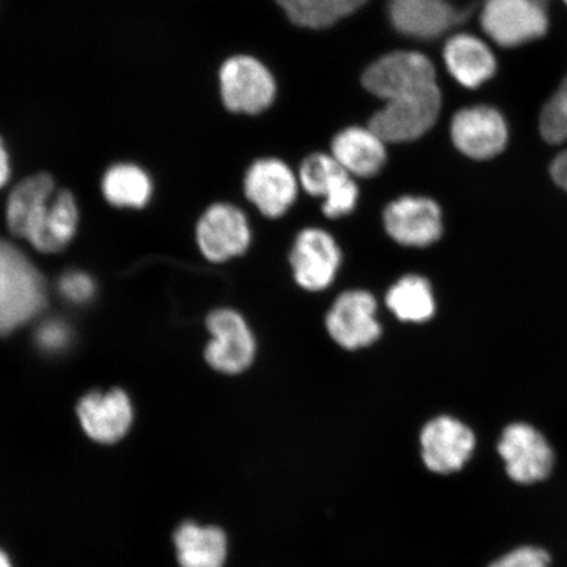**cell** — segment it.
<instances>
[{"mask_svg": "<svg viewBox=\"0 0 567 567\" xmlns=\"http://www.w3.org/2000/svg\"><path fill=\"white\" fill-rule=\"evenodd\" d=\"M76 226L75 198L69 190L62 189L55 193L42 209L27 240L41 252H59L74 238Z\"/></svg>", "mask_w": 567, "mask_h": 567, "instance_id": "obj_20", "label": "cell"}, {"mask_svg": "<svg viewBox=\"0 0 567 567\" xmlns=\"http://www.w3.org/2000/svg\"><path fill=\"white\" fill-rule=\"evenodd\" d=\"M340 16L342 19L352 16V13L359 11L368 0H338Z\"/></svg>", "mask_w": 567, "mask_h": 567, "instance_id": "obj_32", "label": "cell"}, {"mask_svg": "<svg viewBox=\"0 0 567 567\" xmlns=\"http://www.w3.org/2000/svg\"><path fill=\"white\" fill-rule=\"evenodd\" d=\"M60 289L69 300L86 302L95 293V284L86 274L70 272L61 279Z\"/></svg>", "mask_w": 567, "mask_h": 567, "instance_id": "obj_27", "label": "cell"}, {"mask_svg": "<svg viewBox=\"0 0 567 567\" xmlns=\"http://www.w3.org/2000/svg\"><path fill=\"white\" fill-rule=\"evenodd\" d=\"M384 226L388 236L396 244L427 247L442 237V209L431 198L403 196L388 205Z\"/></svg>", "mask_w": 567, "mask_h": 567, "instance_id": "obj_12", "label": "cell"}, {"mask_svg": "<svg viewBox=\"0 0 567 567\" xmlns=\"http://www.w3.org/2000/svg\"><path fill=\"white\" fill-rule=\"evenodd\" d=\"M361 83L370 94L388 102L437 84L436 69L429 56L420 52H393L368 66Z\"/></svg>", "mask_w": 567, "mask_h": 567, "instance_id": "obj_4", "label": "cell"}, {"mask_svg": "<svg viewBox=\"0 0 567 567\" xmlns=\"http://www.w3.org/2000/svg\"><path fill=\"white\" fill-rule=\"evenodd\" d=\"M386 305L402 322L424 323L435 315L431 284L422 276L409 275L396 281L386 295Z\"/></svg>", "mask_w": 567, "mask_h": 567, "instance_id": "obj_23", "label": "cell"}, {"mask_svg": "<svg viewBox=\"0 0 567 567\" xmlns=\"http://www.w3.org/2000/svg\"><path fill=\"white\" fill-rule=\"evenodd\" d=\"M388 11L396 32L411 39L435 40L465 23L474 7L458 9L450 0H390Z\"/></svg>", "mask_w": 567, "mask_h": 567, "instance_id": "obj_8", "label": "cell"}, {"mask_svg": "<svg viewBox=\"0 0 567 567\" xmlns=\"http://www.w3.org/2000/svg\"><path fill=\"white\" fill-rule=\"evenodd\" d=\"M443 59L449 73L466 89H477L495 74L496 60L492 49L476 35H453L446 41Z\"/></svg>", "mask_w": 567, "mask_h": 567, "instance_id": "obj_19", "label": "cell"}, {"mask_svg": "<svg viewBox=\"0 0 567 567\" xmlns=\"http://www.w3.org/2000/svg\"><path fill=\"white\" fill-rule=\"evenodd\" d=\"M10 174V155L7 152L2 137H0V187H3L9 182Z\"/></svg>", "mask_w": 567, "mask_h": 567, "instance_id": "obj_31", "label": "cell"}, {"mask_svg": "<svg viewBox=\"0 0 567 567\" xmlns=\"http://www.w3.org/2000/svg\"><path fill=\"white\" fill-rule=\"evenodd\" d=\"M213 337L205 358L216 371L237 374L252 364L257 344L243 316L230 309H219L208 318Z\"/></svg>", "mask_w": 567, "mask_h": 567, "instance_id": "obj_9", "label": "cell"}, {"mask_svg": "<svg viewBox=\"0 0 567 567\" xmlns=\"http://www.w3.org/2000/svg\"><path fill=\"white\" fill-rule=\"evenodd\" d=\"M299 177L278 158L252 163L245 177V194L261 215L280 218L292 207L299 194Z\"/></svg>", "mask_w": 567, "mask_h": 567, "instance_id": "obj_14", "label": "cell"}, {"mask_svg": "<svg viewBox=\"0 0 567 567\" xmlns=\"http://www.w3.org/2000/svg\"><path fill=\"white\" fill-rule=\"evenodd\" d=\"M564 2L567 4V0H564Z\"/></svg>", "mask_w": 567, "mask_h": 567, "instance_id": "obj_35", "label": "cell"}, {"mask_svg": "<svg viewBox=\"0 0 567 567\" xmlns=\"http://www.w3.org/2000/svg\"><path fill=\"white\" fill-rule=\"evenodd\" d=\"M550 175L557 186L567 190V151L559 153L551 162Z\"/></svg>", "mask_w": 567, "mask_h": 567, "instance_id": "obj_30", "label": "cell"}, {"mask_svg": "<svg viewBox=\"0 0 567 567\" xmlns=\"http://www.w3.org/2000/svg\"><path fill=\"white\" fill-rule=\"evenodd\" d=\"M386 142L370 126H351L337 134L331 155L352 177H373L386 162Z\"/></svg>", "mask_w": 567, "mask_h": 567, "instance_id": "obj_18", "label": "cell"}, {"mask_svg": "<svg viewBox=\"0 0 567 567\" xmlns=\"http://www.w3.org/2000/svg\"><path fill=\"white\" fill-rule=\"evenodd\" d=\"M342 264L337 240L322 229H305L296 238L290 266L297 284L309 292H321L336 280Z\"/></svg>", "mask_w": 567, "mask_h": 567, "instance_id": "obj_11", "label": "cell"}, {"mask_svg": "<svg viewBox=\"0 0 567 567\" xmlns=\"http://www.w3.org/2000/svg\"><path fill=\"white\" fill-rule=\"evenodd\" d=\"M299 182L309 195L323 198L326 217L342 218L357 208L358 184L332 155L315 153L305 158Z\"/></svg>", "mask_w": 567, "mask_h": 567, "instance_id": "obj_6", "label": "cell"}, {"mask_svg": "<svg viewBox=\"0 0 567 567\" xmlns=\"http://www.w3.org/2000/svg\"><path fill=\"white\" fill-rule=\"evenodd\" d=\"M0 567H12L9 557L3 550H0Z\"/></svg>", "mask_w": 567, "mask_h": 567, "instance_id": "obj_33", "label": "cell"}, {"mask_svg": "<svg viewBox=\"0 0 567 567\" xmlns=\"http://www.w3.org/2000/svg\"><path fill=\"white\" fill-rule=\"evenodd\" d=\"M219 94L230 112L259 115L272 105L278 86L264 62L238 54L223 63L218 73Z\"/></svg>", "mask_w": 567, "mask_h": 567, "instance_id": "obj_3", "label": "cell"}, {"mask_svg": "<svg viewBox=\"0 0 567 567\" xmlns=\"http://www.w3.org/2000/svg\"><path fill=\"white\" fill-rule=\"evenodd\" d=\"M457 151L472 159L485 161L505 151L508 127L502 113L487 105L460 110L451 123Z\"/></svg>", "mask_w": 567, "mask_h": 567, "instance_id": "obj_10", "label": "cell"}, {"mask_svg": "<svg viewBox=\"0 0 567 567\" xmlns=\"http://www.w3.org/2000/svg\"><path fill=\"white\" fill-rule=\"evenodd\" d=\"M84 432L97 443L113 444L127 434L133 422V409L123 390L92 392L76 408Z\"/></svg>", "mask_w": 567, "mask_h": 567, "instance_id": "obj_17", "label": "cell"}, {"mask_svg": "<svg viewBox=\"0 0 567 567\" xmlns=\"http://www.w3.org/2000/svg\"><path fill=\"white\" fill-rule=\"evenodd\" d=\"M422 457L431 472H457L471 458L476 437L470 427L452 416H439L424 425L421 434Z\"/></svg>", "mask_w": 567, "mask_h": 567, "instance_id": "obj_15", "label": "cell"}, {"mask_svg": "<svg viewBox=\"0 0 567 567\" xmlns=\"http://www.w3.org/2000/svg\"><path fill=\"white\" fill-rule=\"evenodd\" d=\"M293 24L324 30L342 20L338 0H276Z\"/></svg>", "mask_w": 567, "mask_h": 567, "instance_id": "obj_25", "label": "cell"}, {"mask_svg": "<svg viewBox=\"0 0 567 567\" xmlns=\"http://www.w3.org/2000/svg\"><path fill=\"white\" fill-rule=\"evenodd\" d=\"M443 95L437 84L390 99L375 112L370 127L386 144H405L429 133L441 116Z\"/></svg>", "mask_w": 567, "mask_h": 567, "instance_id": "obj_2", "label": "cell"}, {"mask_svg": "<svg viewBox=\"0 0 567 567\" xmlns=\"http://www.w3.org/2000/svg\"><path fill=\"white\" fill-rule=\"evenodd\" d=\"M174 543L182 567H224L228 556V540L218 527L183 523L175 532Z\"/></svg>", "mask_w": 567, "mask_h": 567, "instance_id": "obj_21", "label": "cell"}, {"mask_svg": "<svg viewBox=\"0 0 567 567\" xmlns=\"http://www.w3.org/2000/svg\"><path fill=\"white\" fill-rule=\"evenodd\" d=\"M549 556L547 551L538 548H520L502 557L491 567H548Z\"/></svg>", "mask_w": 567, "mask_h": 567, "instance_id": "obj_28", "label": "cell"}, {"mask_svg": "<svg viewBox=\"0 0 567 567\" xmlns=\"http://www.w3.org/2000/svg\"><path fill=\"white\" fill-rule=\"evenodd\" d=\"M480 21L488 38L503 48L540 39L549 24L545 6L537 0H485Z\"/></svg>", "mask_w": 567, "mask_h": 567, "instance_id": "obj_5", "label": "cell"}, {"mask_svg": "<svg viewBox=\"0 0 567 567\" xmlns=\"http://www.w3.org/2000/svg\"><path fill=\"white\" fill-rule=\"evenodd\" d=\"M54 194L55 183L51 175L35 174L20 182L7 204V224L10 230L27 239L35 219Z\"/></svg>", "mask_w": 567, "mask_h": 567, "instance_id": "obj_22", "label": "cell"}, {"mask_svg": "<svg viewBox=\"0 0 567 567\" xmlns=\"http://www.w3.org/2000/svg\"><path fill=\"white\" fill-rule=\"evenodd\" d=\"M375 313L378 302L370 292L349 290L332 305L326 317V329L342 349H364L381 337V324Z\"/></svg>", "mask_w": 567, "mask_h": 567, "instance_id": "obj_7", "label": "cell"}, {"mask_svg": "<svg viewBox=\"0 0 567 567\" xmlns=\"http://www.w3.org/2000/svg\"><path fill=\"white\" fill-rule=\"evenodd\" d=\"M47 303L45 280L13 245L0 240V334L40 315Z\"/></svg>", "mask_w": 567, "mask_h": 567, "instance_id": "obj_1", "label": "cell"}, {"mask_svg": "<svg viewBox=\"0 0 567 567\" xmlns=\"http://www.w3.org/2000/svg\"><path fill=\"white\" fill-rule=\"evenodd\" d=\"M197 243L204 257L216 264L245 254L251 244L245 213L230 204L213 205L198 223Z\"/></svg>", "mask_w": 567, "mask_h": 567, "instance_id": "obj_13", "label": "cell"}, {"mask_svg": "<svg viewBox=\"0 0 567 567\" xmlns=\"http://www.w3.org/2000/svg\"><path fill=\"white\" fill-rule=\"evenodd\" d=\"M103 193L117 207L142 208L153 193L151 177L136 165L122 163L105 173Z\"/></svg>", "mask_w": 567, "mask_h": 567, "instance_id": "obj_24", "label": "cell"}, {"mask_svg": "<svg viewBox=\"0 0 567 567\" xmlns=\"http://www.w3.org/2000/svg\"><path fill=\"white\" fill-rule=\"evenodd\" d=\"M538 3H542L543 6L547 7V3L549 0H537Z\"/></svg>", "mask_w": 567, "mask_h": 567, "instance_id": "obj_34", "label": "cell"}, {"mask_svg": "<svg viewBox=\"0 0 567 567\" xmlns=\"http://www.w3.org/2000/svg\"><path fill=\"white\" fill-rule=\"evenodd\" d=\"M38 339L41 347L45 350L56 351L66 347L70 332L65 324L59 321H49L41 324L38 332Z\"/></svg>", "mask_w": 567, "mask_h": 567, "instance_id": "obj_29", "label": "cell"}, {"mask_svg": "<svg viewBox=\"0 0 567 567\" xmlns=\"http://www.w3.org/2000/svg\"><path fill=\"white\" fill-rule=\"evenodd\" d=\"M540 133L550 145H561L567 141V74L559 87L543 106Z\"/></svg>", "mask_w": 567, "mask_h": 567, "instance_id": "obj_26", "label": "cell"}, {"mask_svg": "<svg viewBox=\"0 0 567 567\" xmlns=\"http://www.w3.org/2000/svg\"><path fill=\"white\" fill-rule=\"evenodd\" d=\"M508 476L520 484L544 480L553 465L547 441L527 424H513L503 432L498 445Z\"/></svg>", "mask_w": 567, "mask_h": 567, "instance_id": "obj_16", "label": "cell"}]
</instances>
